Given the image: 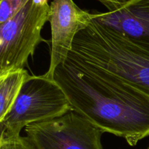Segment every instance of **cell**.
<instances>
[{"mask_svg": "<svg viewBox=\"0 0 149 149\" xmlns=\"http://www.w3.org/2000/svg\"><path fill=\"white\" fill-rule=\"evenodd\" d=\"M53 79L73 110L103 132L131 146L149 136V94L137 86L71 55L56 67Z\"/></svg>", "mask_w": 149, "mask_h": 149, "instance_id": "cell-1", "label": "cell"}, {"mask_svg": "<svg viewBox=\"0 0 149 149\" xmlns=\"http://www.w3.org/2000/svg\"><path fill=\"white\" fill-rule=\"evenodd\" d=\"M68 55L112 73L149 94V53L94 19L76 35Z\"/></svg>", "mask_w": 149, "mask_h": 149, "instance_id": "cell-2", "label": "cell"}, {"mask_svg": "<svg viewBox=\"0 0 149 149\" xmlns=\"http://www.w3.org/2000/svg\"><path fill=\"white\" fill-rule=\"evenodd\" d=\"M73 110L66 95L54 79L30 75L8 113L0 120V142L13 140L30 124L54 119Z\"/></svg>", "mask_w": 149, "mask_h": 149, "instance_id": "cell-3", "label": "cell"}, {"mask_svg": "<svg viewBox=\"0 0 149 149\" xmlns=\"http://www.w3.org/2000/svg\"><path fill=\"white\" fill-rule=\"evenodd\" d=\"M49 0H29L13 18L0 23V75L25 69L49 20Z\"/></svg>", "mask_w": 149, "mask_h": 149, "instance_id": "cell-4", "label": "cell"}, {"mask_svg": "<svg viewBox=\"0 0 149 149\" xmlns=\"http://www.w3.org/2000/svg\"><path fill=\"white\" fill-rule=\"evenodd\" d=\"M33 149H103V131L74 110L25 127Z\"/></svg>", "mask_w": 149, "mask_h": 149, "instance_id": "cell-5", "label": "cell"}, {"mask_svg": "<svg viewBox=\"0 0 149 149\" xmlns=\"http://www.w3.org/2000/svg\"><path fill=\"white\" fill-rule=\"evenodd\" d=\"M48 21L51 26L50 62L45 75L53 79L54 72L67 59L75 37L93 20L91 12L81 10L73 0H52Z\"/></svg>", "mask_w": 149, "mask_h": 149, "instance_id": "cell-6", "label": "cell"}, {"mask_svg": "<svg viewBox=\"0 0 149 149\" xmlns=\"http://www.w3.org/2000/svg\"><path fill=\"white\" fill-rule=\"evenodd\" d=\"M106 11L91 12L92 18L122 34L149 53V0H95Z\"/></svg>", "mask_w": 149, "mask_h": 149, "instance_id": "cell-7", "label": "cell"}, {"mask_svg": "<svg viewBox=\"0 0 149 149\" xmlns=\"http://www.w3.org/2000/svg\"><path fill=\"white\" fill-rule=\"evenodd\" d=\"M29 76L25 69L0 75V120L8 113L22 86Z\"/></svg>", "mask_w": 149, "mask_h": 149, "instance_id": "cell-8", "label": "cell"}, {"mask_svg": "<svg viewBox=\"0 0 149 149\" xmlns=\"http://www.w3.org/2000/svg\"><path fill=\"white\" fill-rule=\"evenodd\" d=\"M29 0H1L0 23L8 20L17 14Z\"/></svg>", "mask_w": 149, "mask_h": 149, "instance_id": "cell-9", "label": "cell"}, {"mask_svg": "<svg viewBox=\"0 0 149 149\" xmlns=\"http://www.w3.org/2000/svg\"><path fill=\"white\" fill-rule=\"evenodd\" d=\"M0 149H33L26 137H19L13 140L0 142Z\"/></svg>", "mask_w": 149, "mask_h": 149, "instance_id": "cell-10", "label": "cell"}]
</instances>
